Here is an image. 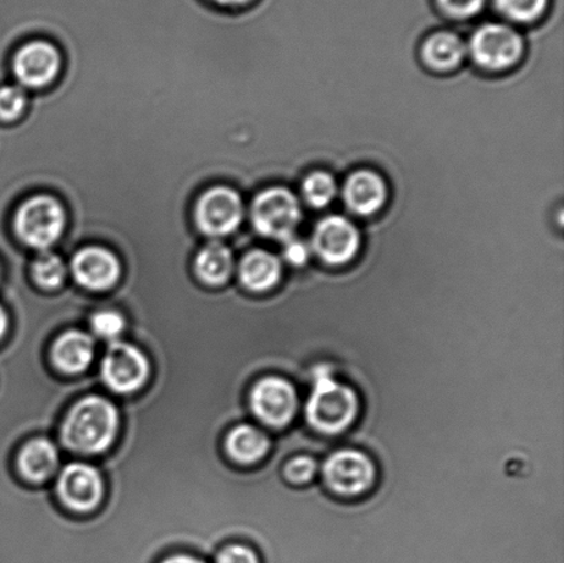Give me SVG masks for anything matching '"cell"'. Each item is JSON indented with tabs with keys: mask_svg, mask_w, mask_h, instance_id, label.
Segmentation results:
<instances>
[{
	"mask_svg": "<svg viewBox=\"0 0 564 563\" xmlns=\"http://www.w3.org/2000/svg\"><path fill=\"white\" fill-rule=\"evenodd\" d=\"M312 377V393L306 402L310 426L325 434L345 432L357 418L356 391L337 382L332 375V368L326 364L315 367Z\"/></svg>",
	"mask_w": 564,
	"mask_h": 563,
	"instance_id": "obj_1",
	"label": "cell"
},
{
	"mask_svg": "<svg viewBox=\"0 0 564 563\" xmlns=\"http://www.w3.org/2000/svg\"><path fill=\"white\" fill-rule=\"evenodd\" d=\"M118 426L119 413L108 400L87 397L66 418L64 444L82 454H98L112 444Z\"/></svg>",
	"mask_w": 564,
	"mask_h": 563,
	"instance_id": "obj_2",
	"label": "cell"
},
{
	"mask_svg": "<svg viewBox=\"0 0 564 563\" xmlns=\"http://www.w3.org/2000/svg\"><path fill=\"white\" fill-rule=\"evenodd\" d=\"M251 218L259 235L282 242L293 239L302 220L301 204L286 187H269L252 203Z\"/></svg>",
	"mask_w": 564,
	"mask_h": 563,
	"instance_id": "obj_3",
	"label": "cell"
},
{
	"mask_svg": "<svg viewBox=\"0 0 564 563\" xmlns=\"http://www.w3.org/2000/svg\"><path fill=\"white\" fill-rule=\"evenodd\" d=\"M66 225L64 207L52 196L31 197L15 214V231L26 246L47 250L63 235Z\"/></svg>",
	"mask_w": 564,
	"mask_h": 563,
	"instance_id": "obj_4",
	"label": "cell"
},
{
	"mask_svg": "<svg viewBox=\"0 0 564 563\" xmlns=\"http://www.w3.org/2000/svg\"><path fill=\"white\" fill-rule=\"evenodd\" d=\"M523 47L522 36L512 26L488 22L473 33L467 50L480 68L505 71L522 58Z\"/></svg>",
	"mask_w": 564,
	"mask_h": 563,
	"instance_id": "obj_5",
	"label": "cell"
},
{
	"mask_svg": "<svg viewBox=\"0 0 564 563\" xmlns=\"http://www.w3.org/2000/svg\"><path fill=\"white\" fill-rule=\"evenodd\" d=\"M324 477L329 488L340 496H359L376 481V467L370 457L354 450L337 451L324 465Z\"/></svg>",
	"mask_w": 564,
	"mask_h": 563,
	"instance_id": "obj_6",
	"label": "cell"
},
{
	"mask_svg": "<svg viewBox=\"0 0 564 563\" xmlns=\"http://www.w3.org/2000/svg\"><path fill=\"white\" fill-rule=\"evenodd\" d=\"M195 215L204 235L223 237L239 228L245 208L239 193L228 186H215L198 198Z\"/></svg>",
	"mask_w": 564,
	"mask_h": 563,
	"instance_id": "obj_7",
	"label": "cell"
},
{
	"mask_svg": "<svg viewBox=\"0 0 564 563\" xmlns=\"http://www.w3.org/2000/svg\"><path fill=\"white\" fill-rule=\"evenodd\" d=\"M312 245L321 261L339 267L356 258L361 247V235L351 220L329 215L315 226Z\"/></svg>",
	"mask_w": 564,
	"mask_h": 563,
	"instance_id": "obj_8",
	"label": "cell"
},
{
	"mask_svg": "<svg viewBox=\"0 0 564 563\" xmlns=\"http://www.w3.org/2000/svg\"><path fill=\"white\" fill-rule=\"evenodd\" d=\"M252 410L263 423L285 427L295 418L299 399L295 388L284 378H263L252 390Z\"/></svg>",
	"mask_w": 564,
	"mask_h": 563,
	"instance_id": "obj_9",
	"label": "cell"
},
{
	"mask_svg": "<svg viewBox=\"0 0 564 563\" xmlns=\"http://www.w3.org/2000/svg\"><path fill=\"white\" fill-rule=\"evenodd\" d=\"M149 366L145 356L137 347L115 342L102 361V378L118 393H132L145 383Z\"/></svg>",
	"mask_w": 564,
	"mask_h": 563,
	"instance_id": "obj_10",
	"label": "cell"
},
{
	"mask_svg": "<svg viewBox=\"0 0 564 563\" xmlns=\"http://www.w3.org/2000/svg\"><path fill=\"white\" fill-rule=\"evenodd\" d=\"M13 68L22 85L35 88L47 86L58 74V50L50 42L26 43L17 52Z\"/></svg>",
	"mask_w": 564,
	"mask_h": 563,
	"instance_id": "obj_11",
	"label": "cell"
},
{
	"mask_svg": "<svg viewBox=\"0 0 564 563\" xmlns=\"http://www.w3.org/2000/svg\"><path fill=\"white\" fill-rule=\"evenodd\" d=\"M72 273L86 289L102 291L118 283L121 267L113 252L101 247H86L72 259Z\"/></svg>",
	"mask_w": 564,
	"mask_h": 563,
	"instance_id": "obj_12",
	"label": "cell"
},
{
	"mask_svg": "<svg viewBox=\"0 0 564 563\" xmlns=\"http://www.w3.org/2000/svg\"><path fill=\"white\" fill-rule=\"evenodd\" d=\"M58 492L70 509L91 510L102 498L101 476L91 466L74 463L61 473Z\"/></svg>",
	"mask_w": 564,
	"mask_h": 563,
	"instance_id": "obj_13",
	"label": "cell"
},
{
	"mask_svg": "<svg viewBox=\"0 0 564 563\" xmlns=\"http://www.w3.org/2000/svg\"><path fill=\"white\" fill-rule=\"evenodd\" d=\"M343 198L350 212L369 217L384 207L389 190L380 174L372 170H358L348 176L343 187Z\"/></svg>",
	"mask_w": 564,
	"mask_h": 563,
	"instance_id": "obj_14",
	"label": "cell"
},
{
	"mask_svg": "<svg viewBox=\"0 0 564 563\" xmlns=\"http://www.w3.org/2000/svg\"><path fill=\"white\" fill-rule=\"evenodd\" d=\"M467 46L457 33L438 31L431 33L422 46V58L435 71H452L463 63Z\"/></svg>",
	"mask_w": 564,
	"mask_h": 563,
	"instance_id": "obj_15",
	"label": "cell"
},
{
	"mask_svg": "<svg viewBox=\"0 0 564 563\" xmlns=\"http://www.w3.org/2000/svg\"><path fill=\"white\" fill-rule=\"evenodd\" d=\"M281 262L263 250L248 252L240 263V280L248 290L263 292L273 289L281 279Z\"/></svg>",
	"mask_w": 564,
	"mask_h": 563,
	"instance_id": "obj_16",
	"label": "cell"
},
{
	"mask_svg": "<svg viewBox=\"0 0 564 563\" xmlns=\"http://www.w3.org/2000/svg\"><path fill=\"white\" fill-rule=\"evenodd\" d=\"M94 355V342L80 331H69L55 342L53 358L64 372L79 373L90 366Z\"/></svg>",
	"mask_w": 564,
	"mask_h": 563,
	"instance_id": "obj_17",
	"label": "cell"
},
{
	"mask_svg": "<svg viewBox=\"0 0 564 563\" xmlns=\"http://www.w3.org/2000/svg\"><path fill=\"white\" fill-rule=\"evenodd\" d=\"M195 269L203 283L213 286L223 285L234 272V256L223 242H208L197 253Z\"/></svg>",
	"mask_w": 564,
	"mask_h": 563,
	"instance_id": "obj_18",
	"label": "cell"
},
{
	"mask_svg": "<svg viewBox=\"0 0 564 563\" xmlns=\"http://www.w3.org/2000/svg\"><path fill=\"white\" fill-rule=\"evenodd\" d=\"M20 468L31 481L41 483L55 472L58 452L47 440H33L20 454Z\"/></svg>",
	"mask_w": 564,
	"mask_h": 563,
	"instance_id": "obj_19",
	"label": "cell"
},
{
	"mask_svg": "<svg viewBox=\"0 0 564 563\" xmlns=\"http://www.w3.org/2000/svg\"><path fill=\"white\" fill-rule=\"evenodd\" d=\"M226 446L237 462L251 465L268 454L270 441L261 430L241 424L229 434Z\"/></svg>",
	"mask_w": 564,
	"mask_h": 563,
	"instance_id": "obj_20",
	"label": "cell"
},
{
	"mask_svg": "<svg viewBox=\"0 0 564 563\" xmlns=\"http://www.w3.org/2000/svg\"><path fill=\"white\" fill-rule=\"evenodd\" d=\"M337 185L334 176L324 171H314L303 180L302 195L313 208H325L335 201Z\"/></svg>",
	"mask_w": 564,
	"mask_h": 563,
	"instance_id": "obj_21",
	"label": "cell"
},
{
	"mask_svg": "<svg viewBox=\"0 0 564 563\" xmlns=\"http://www.w3.org/2000/svg\"><path fill=\"white\" fill-rule=\"evenodd\" d=\"M494 4L506 20L529 24L543 17L550 0H494Z\"/></svg>",
	"mask_w": 564,
	"mask_h": 563,
	"instance_id": "obj_22",
	"label": "cell"
},
{
	"mask_svg": "<svg viewBox=\"0 0 564 563\" xmlns=\"http://www.w3.org/2000/svg\"><path fill=\"white\" fill-rule=\"evenodd\" d=\"M33 278L43 289H57L64 283L66 268L63 259L52 252H43L33 262Z\"/></svg>",
	"mask_w": 564,
	"mask_h": 563,
	"instance_id": "obj_23",
	"label": "cell"
},
{
	"mask_svg": "<svg viewBox=\"0 0 564 563\" xmlns=\"http://www.w3.org/2000/svg\"><path fill=\"white\" fill-rule=\"evenodd\" d=\"M26 97L22 88L4 86L0 88V119L13 121L25 110Z\"/></svg>",
	"mask_w": 564,
	"mask_h": 563,
	"instance_id": "obj_24",
	"label": "cell"
},
{
	"mask_svg": "<svg viewBox=\"0 0 564 563\" xmlns=\"http://www.w3.org/2000/svg\"><path fill=\"white\" fill-rule=\"evenodd\" d=\"M447 17L455 20H469L482 13L488 0H435Z\"/></svg>",
	"mask_w": 564,
	"mask_h": 563,
	"instance_id": "obj_25",
	"label": "cell"
},
{
	"mask_svg": "<svg viewBox=\"0 0 564 563\" xmlns=\"http://www.w3.org/2000/svg\"><path fill=\"white\" fill-rule=\"evenodd\" d=\"M91 327L99 338L113 340L123 333L126 323L118 312L102 311L94 314Z\"/></svg>",
	"mask_w": 564,
	"mask_h": 563,
	"instance_id": "obj_26",
	"label": "cell"
},
{
	"mask_svg": "<svg viewBox=\"0 0 564 563\" xmlns=\"http://www.w3.org/2000/svg\"><path fill=\"white\" fill-rule=\"evenodd\" d=\"M315 472H317V463L312 457L299 456L286 463L285 477L293 485H304L312 481Z\"/></svg>",
	"mask_w": 564,
	"mask_h": 563,
	"instance_id": "obj_27",
	"label": "cell"
},
{
	"mask_svg": "<svg viewBox=\"0 0 564 563\" xmlns=\"http://www.w3.org/2000/svg\"><path fill=\"white\" fill-rule=\"evenodd\" d=\"M217 563H261L256 551L235 544L220 551Z\"/></svg>",
	"mask_w": 564,
	"mask_h": 563,
	"instance_id": "obj_28",
	"label": "cell"
},
{
	"mask_svg": "<svg viewBox=\"0 0 564 563\" xmlns=\"http://www.w3.org/2000/svg\"><path fill=\"white\" fill-rule=\"evenodd\" d=\"M308 257V247L304 245L302 240H296L295 237H293V239L285 242L284 258L292 267H303V264L307 263Z\"/></svg>",
	"mask_w": 564,
	"mask_h": 563,
	"instance_id": "obj_29",
	"label": "cell"
},
{
	"mask_svg": "<svg viewBox=\"0 0 564 563\" xmlns=\"http://www.w3.org/2000/svg\"><path fill=\"white\" fill-rule=\"evenodd\" d=\"M203 2L217 10L239 13V11L251 9L258 0H203Z\"/></svg>",
	"mask_w": 564,
	"mask_h": 563,
	"instance_id": "obj_30",
	"label": "cell"
},
{
	"mask_svg": "<svg viewBox=\"0 0 564 563\" xmlns=\"http://www.w3.org/2000/svg\"><path fill=\"white\" fill-rule=\"evenodd\" d=\"M162 563H206L202 560L196 559V556L186 555V554H176L173 556H169L167 560H164Z\"/></svg>",
	"mask_w": 564,
	"mask_h": 563,
	"instance_id": "obj_31",
	"label": "cell"
},
{
	"mask_svg": "<svg viewBox=\"0 0 564 563\" xmlns=\"http://www.w3.org/2000/svg\"><path fill=\"white\" fill-rule=\"evenodd\" d=\"M6 327H8V317H6L2 306H0V338H2Z\"/></svg>",
	"mask_w": 564,
	"mask_h": 563,
	"instance_id": "obj_32",
	"label": "cell"
}]
</instances>
